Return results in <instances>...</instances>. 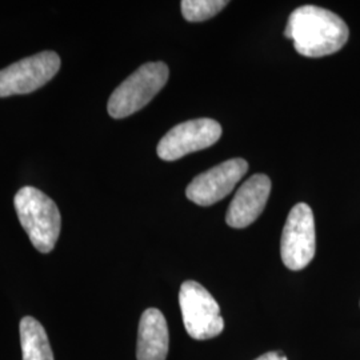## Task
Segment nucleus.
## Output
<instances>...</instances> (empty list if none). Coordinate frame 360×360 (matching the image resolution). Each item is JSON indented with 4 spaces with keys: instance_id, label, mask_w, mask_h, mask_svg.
I'll return each mask as SVG.
<instances>
[{
    "instance_id": "ddd939ff",
    "label": "nucleus",
    "mask_w": 360,
    "mask_h": 360,
    "mask_svg": "<svg viewBox=\"0 0 360 360\" xmlns=\"http://www.w3.org/2000/svg\"><path fill=\"white\" fill-rule=\"evenodd\" d=\"M255 360H288L287 356L284 355L283 352L281 351H272V352H267V354H263L262 356H259Z\"/></svg>"
},
{
    "instance_id": "6e6552de",
    "label": "nucleus",
    "mask_w": 360,
    "mask_h": 360,
    "mask_svg": "<svg viewBox=\"0 0 360 360\" xmlns=\"http://www.w3.org/2000/svg\"><path fill=\"white\" fill-rule=\"evenodd\" d=\"M247 171L248 163L245 159H230L198 175L188 184L186 195L198 206H212L231 193Z\"/></svg>"
},
{
    "instance_id": "1a4fd4ad",
    "label": "nucleus",
    "mask_w": 360,
    "mask_h": 360,
    "mask_svg": "<svg viewBox=\"0 0 360 360\" xmlns=\"http://www.w3.org/2000/svg\"><path fill=\"white\" fill-rule=\"evenodd\" d=\"M271 180L264 174H257L238 190L229 207L226 221L232 229H245L252 224L267 205Z\"/></svg>"
},
{
    "instance_id": "f8f14e48",
    "label": "nucleus",
    "mask_w": 360,
    "mask_h": 360,
    "mask_svg": "<svg viewBox=\"0 0 360 360\" xmlns=\"http://www.w3.org/2000/svg\"><path fill=\"white\" fill-rule=\"evenodd\" d=\"M229 1L224 0H183L180 3L181 13L188 22H205L218 15Z\"/></svg>"
},
{
    "instance_id": "7ed1b4c3",
    "label": "nucleus",
    "mask_w": 360,
    "mask_h": 360,
    "mask_svg": "<svg viewBox=\"0 0 360 360\" xmlns=\"http://www.w3.org/2000/svg\"><path fill=\"white\" fill-rule=\"evenodd\" d=\"M168 75V65L163 62H151L139 67L110 96L107 104L110 116L123 119L142 110L166 86Z\"/></svg>"
},
{
    "instance_id": "9b49d317",
    "label": "nucleus",
    "mask_w": 360,
    "mask_h": 360,
    "mask_svg": "<svg viewBox=\"0 0 360 360\" xmlns=\"http://www.w3.org/2000/svg\"><path fill=\"white\" fill-rule=\"evenodd\" d=\"M23 360H53L50 340L44 327L32 316H25L20 324Z\"/></svg>"
},
{
    "instance_id": "f257e3e1",
    "label": "nucleus",
    "mask_w": 360,
    "mask_h": 360,
    "mask_svg": "<svg viewBox=\"0 0 360 360\" xmlns=\"http://www.w3.org/2000/svg\"><path fill=\"white\" fill-rule=\"evenodd\" d=\"M284 37L306 58H322L343 49L349 37L346 22L318 6H303L290 15Z\"/></svg>"
},
{
    "instance_id": "423d86ee",
    "label": "nucleus",
    "mask_w": 360,
    "mask_h": 360,
    "mask_svg": "<svg viewBox=\"0 0 360 360\" xmlns=\"http://www.w3.org/2000/svg\"><path fill=\"white\" fill-rule=\"evenodd\" d=\"M316 236L312 210L306 203L296 205L288 214L281 242L284 266L292 271L306 269L315 257Z\"/></svg>"
},
{
    "instance_id": "20e7f679",
    "label": "nucleus",
    "mask_w": 360,
    "mask_h": 360,
    "mask_svg": "<svg viewBox=\"0 0 360 360\" xmlns=\"http://www.w3.org/2000/svg\"><path fill=\"white\" fill-rule=\"evenodd\" d=\"M179 304L186 331L196 340H207L223 333L224 321L217 300L202 284H181Z\"/></svg>"
},
{
    "instance_id": "39448f33",
    "label": "nucleus",
    "mask_w": 360,
    "mask_h": 360,
    "mask_svg": "<svg viewBox=\"0 0 360 360\" xmlns=\"http://www.w3.org/2000/svg\"><path fill=\"white\" fill-rule=\"evenodd\" d=\"M60 68L56 52L43 51L0 70V98L25 95L43 87Z\"/></svg>"
},
{
    "instance_id": "9d476101",
    "label": "nucleus",
    "mask_w": 360,
    "mask_h": 360,
    "mask_svg": "<svg viewBox=\"0 0 360 360\" xmlns=\"http://www.w3.org/2000/svg\"><path fill=\"white\" fill-rule=\"evenodd\" d=\"M169 347L167 321L158 309L143 312L136 345V359L166 360Z\"/></svg>"
},
{
    "instance_id": "0eeeda50",
    "label": "nucleus",
    "mask_w": 360,
    "mask_h": 360,
    "mask_svg": "<svg viewBox=\"0 0 360 360\" xmlns=\"http://www.w3.org/2000/svg\"><path fill=\"white\" fill-rule=\"evenodd\" d=\"M221 136V127L212 119H193L169 129L158 144V155L166 162H174L186 155L211 147Z\"/></svg>"
},
{
    "instance_id": "f03ea898",
    "label": "nucleus",
    "mask_w": 360,
    "mask_h": 360,
    "mask_svg": "<svg viewBox=\"0 0 360 360\" xmlns=\"http://www.w3.org/2000/svg\"><path fill=\"white\" fill-rule=\"evenodd\" d=\"M13 206L34 247L41 254L51 252L62 227L56 203L38 188L27 186L15 195Z\"/></svg>"
}]
</instances>
